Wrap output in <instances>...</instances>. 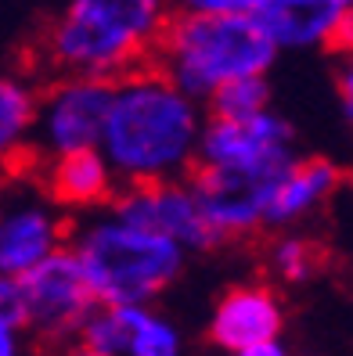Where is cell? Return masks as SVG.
<instances>
[{"mask_svg":"<svg viewBox=\"0 0 353 356\" xmlns=\"http://www.w3.org/2000/svg\"><path fill=\"white\" fill-rule=\"evenodd\" d=\"M202 127V101L184 94L155 65H137L112 79L97 152L119 184L184 180L195 170Z\"/></svg>","mask_w":353,"mask_h":356,"instance_id":"6da1fadb","label":"cell"},{"mask_svg":"<svg viewBox=\"0 0 353 356\" xmlns=\"http://www.w3.org/2000/svg\"><path fill=\"white\" fill-rule=\"evenodd\" d=\"M69 238V223L47 195H18L0 205V274L22 277L40 259L58 252Z\"/></svg>","mask_w":353,"mask_h":356,"instance_id":"9c48e42d","label":"cell"},{"mask_svg":"<svg viewBox=\"0 0 353 356\" xmlns=\"http://www.w3.org/2000/svg\"><path fill=\"white\" fill-rule=\"evenodd\" d=\"M36 97L40 90L26 76L0 72V170H11L33 152Z\"/></svg>","mask_w":353,"mask_h":356,"instance_id":"5bb4252c","label":"cell"},{"mask_svg":"<svg viewBox=\"0 0 353 356\" xmlns=\"http://www.w3.org/2000/svg\"><path fill=\"white\" fill-rule=\"evenodd\" d=\"M0 324L26 327V302H22V284L18 277L0 274Z\"/></svg>","mask_w":353,"mask_h":356,"instance_id":"ffe728a7","label":"cell"},{"mask_svg":"<svg viewBox=\"0 0 353 356\" xmlns=\"http://www.w3.org/2000/svg\"><path fill=\"white\" fill-rule=\"evenodd\" d=\"M127 331V356H180V331L152 306H116Z\"/></svg>","mask_w":353,"mask_h":356,"instance_id":"2e32d148","label":"cell"},{"mask_svg":"<svg viewBox=\"0 0 353 356\" xmlns=\"http://www.w3.org/2000/svg\"><path fill=\"white\" fill-rule=\"evenodd\" d=\"M343 8L331 4H281L256 15L260 26L271 33V40L278 44V51L292 47V51H306V47H324L331 22Z\"/></svg>","mask_w":353,"mask_h":356,"instance_id":"9a60e30c","label":"cell"},{"mask_svg":"<svg viewBox=\"0 0 353 356\" xmlns=\"http://www.w3.org/2000/svg\"><path fill=\"white\" fill-rule=\"evenodd\" d=\"M18 284H22L26 324L44 334H54V339L79 331V324L97 306L94 291L87 284V274H83V266L69 245H61L58 252H51L33 270H26L18 277Z\"/></svg>","mask_w":353,"mask_h":356,"instance_id":"ba28073f","label":"cell"},{"mask_svg":"<svg viewBox=\"0 0 353 356\" xmlns=\"http://www.w3.org/2000/svg\"><path fill=\"white\" fill-rule=\"evenodd\" d=\"M109 213H116L127 223H137L144 230L166 234L184 252H205V248L220 245V234L205 220L188 177L155 180V184H119L109 202Z\"/></svg>","mask_w":353,"mask_h":356,"instance_id":"52a82bcc","label":"cell"},{"mask_svg":"<svg viewBox=\"0 0 353 356\" xmlns=\"http://www.w3.org/2000/svg\"><path fill=\"white\" fill-rule=\"evenodd\" d=\"M109 101H112V79L58 72V79L36 97L33 155L54 159L65 152L97 148Z\"/></svg>","mask_w":353,"mask_h":356,"instance_id":"8992f818","label":"cell"},{"mask_svg":"<svg viewBox=\"0 0 353 356\" xmlns=\"http://www.w3.org/2000/svg\"><path fill=\"white\" fill-rule=\"evenodd\" d=\"M278 54V44L256 15L173 8L152 61L170 83L205 104V97L223 83L242 76H267Z\"/></svg>","mask_w":353,"mask_h":356,"instance_id":"3957f363","label":"cell"},{"mask_svg":"<svg viewBox=\"0 0 353 356\" xmlns=\"http://www.w3.org/2000/svg\"><path fill=\"white\" fill-rule=\"evenodd\" d=\"M339 97H343V115L353 127V58H346L339 69Z\"/></svg>","mask_w":353,"mask_h":356,"instance_id":"7402d4cb","label":"cell"},{"mask_svg":"<svg viewBox=\"0 0 353 356\" xmlns=\"http://www.w3.org/2000/svg\"><path fill=\"white\" fill-rule=\"evenodd\" d=\"M328 51H336L343 58H353V4H346L339 15H336V22H331V33H328Z\"/></svg>","mask_w":353,"mask_h":356,"instance_id":"44dd1931","label":"cell"},{"mask_svg":"<svg viewBox=\"0 0 353 356\" xmlns=\"http://www.w3.org/2000/svg\"><path fill=\"white\" fill-rule=\"evenodd\" d=\"M173 0H65L44 33L54 72L116 79L152 58Z\"/></svg>","mask_w":353,"mask_h":356,"instance_id":"7a4b0ae2","label":"cell"},{"mask_svg":"<svg viewBox=\"0 0 353 356\" xmlns=\"http://www.w3.org/2000/svg\"><path fill=\"white\" fill-rule=\"evenodd\" d=\"M18 331L11 324H0V356H18Z\"/></svg>","mask_w":353,"mask_h":356,"instance_id":"cb8c5ba5","label":"cell"},{"mask_svg":"<svg viewBox=\"0 0 353 356\" xmlns=\"http://www.w3.org/2000/svg\"><path fill=\"white\" fill-rule=\"evenodd\" d=\"M292 140H296L292 122L274 108H263L242 119L210 115L198 137L195 165L256 177V180H278V173L296 159Z\"/></svg>","mask_w":353,"mask_h":356,"instance_id":"5b68a950","label":"cell"},{"mask_svg":"<svg viewBox=\"0 0 353 356\" xmlns=\"http://www.w3.org/2000/svg\"><path fill=\"white\" fill-rule=\"evenodd\" d=\"M271 266H274V274H281L285 281H306L310 274H314V266H317V252H314V245H310L306 238H296V234H285L274 241L271 248Z\"/></svg>","mask_w":353,"mask_h":356,"instance_id":"ac0fdd59","label":"cell"},{"mask_svg":"<svg viewBox=\"0 0 353 356\" xmlns=\"http://www.w3.org/2000/svg\"><path fill=\"white\" fill-rule=\"evenodd\" d=\"M210 115H223V119H242V115H256L263 108H271V79L267 76H242L223 83L220 90H213L205 97Z\"/></svg>","mask_w":353,"mask_h":356,"instance_id":"e0dca14e","label":"cell"},{"mask_svg":"<svg viewBox=\"0 0 353 356\" xmlns=\"http://www.w3.org/2000/svg\"><path fill=\"white\" fill-rule=\"evenodd\" d=\"M188 184H191L210 227L220 234V241L256 234L263 227V209H267V195H271L274 180H256V177L195 165L188 173Z\"/></svg>","mask_w":353,"mask_h":356,"instance_id":"30bf717a","label":"cell"},{"mask_svg":"<svg viewBox=\"0 0 353 356\" xmlns=\"http://www.w3.org/2000/svg\"><path fill=\"white\" fill-rule=\"evenodd\" d=\"M339 184H343V170L336 162L292 159L271 184L267 209H263V227H292L306 216H314L339 191Z\"/></svg>","mask_w":353,"mask_h":356,"instance_id":"7c38bea8","label":"cell"},{"mask_svg":"<svg viewBox=\"0 0 353 356\" xmlns=\"http://www.w3.org/2000/svg\"><path fill=\"white\" fill-rule=\"evenodd\" d=\"M281 4H331L346 8L353 0H173L177 11H231V15H263Z\"/></svg>","mask_w":353,"mask_h":356,"instance_id":"d6986e66","label":"cell"},{"mask_svg":"<svg viewBox=\"0 0 353 356\" xmlns=\"http://www.w3.org/2000/svg\"><path fill=\"white\" fill-rule=\"evenodd\" d=\"M69 356H105V353H97V349H87V346H83V349H76V353H69Z\"/></svg>","mask_w":353,"mask_h":356,"instance_id":"d4e9b609","label":"cell"},{"mask_svg":"<svg viewBox=\"0 0 353 356\" xmlns=\"http://www.w3.org/2000/svg\"><path fill=\"white\" fill-rule=\"evenodd\" d=\"M285 324V309L281 299L274 296L267 284H238L227 288L210 321V339L235 353L245 346H256L267 339H278Z\"/></svg>","mask_w":353,"mask_h":356,"instance_id":"8fae6325","label":"cell"},{"mask_svg":"<svg viewBox=\"0 0 353 356\" xmlns=\"http://www.w3.org/2000/svg\"><path fill=\"white\" fill-rule=\"evenodd\" d=\"M69 248L87 274L97 306H148L180 277L188 256L166 234L127 223L116 213L91 216Z\"/></svg>","mask_w":353,"mask_h":356,"instance_id":"277c9868","label":"cell"},{"mask_svg":"<svg viewBox=\"0 0 353 356\" xmlns=\"http://www.w3.org/2000/svg\"><path fill=\"white\" fill-rule=\"evenodd\" d=\"M231 356H288V349L281 346V339H267V342H256V346L235 349Z\"/></svg>","mask_w":353,"mask_h":356,"instance_id":"603a6c76","label":"cell"},{"mask_svg":"<svg viewBox=\"0 0 353 356\" xmlns=\"http://www.w3.org/2000/svg\"><path fill=\"white\" fill-rule=\"evenodd\" d=\"M116 173L97 148L44 159V191L61 209H101L116 195Z\"/></svg>","mask_w":353,"mask_h":356,"instance_id":"4fadbf2b","label":"cell"},{"mask_svg":"<svg viewBox=\"0 0 353 356\" xmlns=\"http://www.w3.org/2000/svg\"><path fill=\"white\" fill-rule=\"evenodd\" d=\"M0 205H4V187H0Z\"/></svg>","mask_w":353,"mask_h":356,"instance_id":"484cf974","label":"cell"}]
</instances>
